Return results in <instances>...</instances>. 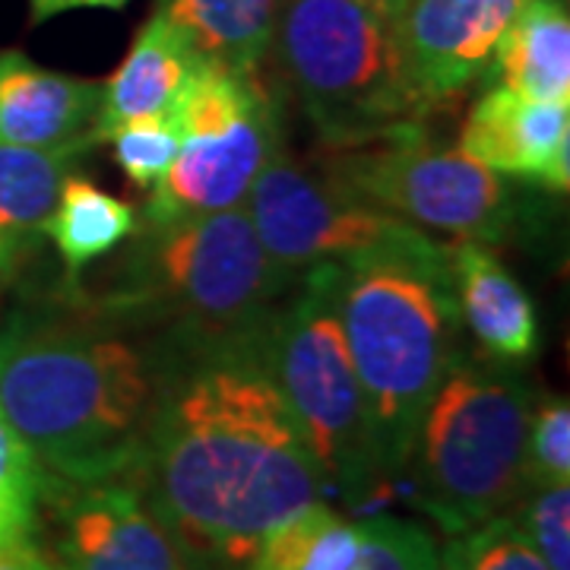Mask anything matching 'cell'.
<instances>
[{"label": "cell", "instance_id": "6da1fadb", "mask_svg": "<svg viewBox=\"0 0 570 570\" xmlns=\"http://www.w3.org/2000/svg\"><path fill=\"white\" fill-rule=\"evenodd\" d=\"M269 317L232 333L156 330L163 384L130 482L187 570H247L266 532L326 494L269 371Z\"/></svg>", "mask_w": 570, "mask_h": 570}, {"label": "cell", "instance_id": "7a4b0ae2", "mask_svg": "<svg viewBox=\"0 0 570 570\" xmlns=\"http://www.w3.org/2000/svg\"><path fill=\"white\" fill-rule=\"evenodd\" d=\"M163 384V336L61 292L0 326V412L45 479L99 485L140 466Z\"/></svg>", "mask_w": 570, "mask_h": 570}, {"label": "cell", "instance_id": "3957f363", "mask_svg": "<svg viewBox=\"0 0 570 570\" xmlns=\"http://www.w3.org/2000/svg\"><path fill=\"white\" fill-rule=\"evenodd\" d=\"M340 321L381 479L403 475L434 390L460 352L448 245L431 235L343 266Z\"/></svg>", "mask_w": 570, "mask_h": 570}, {"label": "cell", "instance_id": "277c9868", "mask_svg": "<svg viewBox=\"0 0 570 570\" xmlns=\"http://www.w3.org/2000/svg\"><path fill=\"white\" fill-rule=\"evenodd\" d=\"M298 276L273 264L247 209L235 206L165 223L137 213L111 261L63 288L137 330L232 333L264 324Z\"/></svg>", "mask_w": 570, "mask_h": 570}, {"label": "cell", "instance_id": "5b68a950", "mask_svg": "<svg viewBox=\"0 0 570 570\" xmlns=\"http://www.w3.org/2000/svg\"><path fill=\"white\" fill-rule=\"evenodd\" d=\"M400 0H279L269 55L330 149L381 140L425 108L396 45Z\"/></svg>", "mask_w": 570, "mask_h": 570}, {"label": "cell", "instance_id": "8992f818", "mask_svg": "<svg viewBox=\"0 0 570 570\" xmlns=\"http://www.w3.org/2000/svg\"><path fill=\"white\" fill-rule=\"evenodd\" d=\"M535 400L501 358L456 352L428 403L406 472L412 498L448 532L508 513L527 491V431Z\"/></svg>", "mask_w": 570, "mask_h": 570}, {"label": "cell", "instance_id": "52a82bcc", "mask_svg": "<svg viewBox=\"0 0 570 570\" xmlns=\"http://www.w3.org/2000/svg\"><path fill=\"white\" fill-rule=\"evenodd\" d=\"M340 283L343 266L333 264L311 266L295 279L266 324V358L324 472L326 491L358 508L384 479L343 336Z\"/></svg>", "mask_w": 570, "mask_h": 570}, {"label": "cell", "instance_id": "ba28073f", "mask_svg": "<svg viewBox=\"0 0 570 570\" xmlns=\"http://www.w3.org/2000/svg\"><path fill=\"white\" fill-rule=\"evenodd\" d=\"M171 115L181 127V146L140 216L165 223L245 206L257 175L283 146L279 111L261 73L200 61Z\"/></svg>", "mask_w": 570, "mask_h": 570}, {"label": "cell", "instance_id": "9c48e42d", "mask_svg": "<svg viewBox=\"0 0 570 570\" xmlns=\"http://www.w3.org/2000/svg\"><path fill=\"white\" fill-rule=\"evenodd\" d=\"M321 171L393 219L456 242L494 245L508 238L513 225V197L504 175L475 163L460 146L434 142L422 124L333 149Z\"/></svg>", "mask_w": 570, "mask_h": 570}, {"label": "cell", "instance_id": "30bf717a", "mask_svg": "<svg viewBox=\"0 0 570 570\" xmlns=\"http://www.w3.org/2000/svg\"><path fill=\"white\" fill-rule=\"evenodd\" d=\"M245 209L273 264L295 276L311 266H346L425 235L352 197L321 168L295 163L285 146L257 175Z\"/></svg>", "mask_w": 570, "mask_h": 570}, {"label": "cell", "instance_id": "8fae6325", "mask_svg": "<svg viewBox=\"0 0 570 570\" xmlns=\"http://www.w3.org/2000/svg\"><path fill=\"white\" fill-rule=\"evenodd\" d=\"M36 532L51 570H187L181 549L130 479L70 485L45 479Z\"/></svg>", "mask_w": 570, "mask_h": 570}, {"label": "cell", "instance_id": "7c38bea8", "mask_svg": "<svg viewBox=\"0 0 570 570\" xmlns=\"http://www.w3.org/2000/svg\"><path fill=\"white\" fill-rule=\"evenodd\" d=\"M527 0H400L396 45L409 89L425 108L456 99L489 73L494 48Z\"/></svg>", "mask_w": 570, "mask_h": 570}, {"label": "cell", "instance_id": "4fadbf2b", "mask_svg": "<svg viewBox=\"0 0 570 570\" xmlns=\"http://www.w3.org/2000/svg\"><path fill=\"white\" fill-rule=\"evenodd\" d=\"M460 149L498 175L568 190L570 105L532 102L504 86H491L469 108Z\"/></svg>", "mask_w": 570, "mask_h": 570}, {"label": "cell", "instance_id": "5bb4252c", "mask_svg": "<svg viewBox=\"0 0 570 570\" xmlns=\"http://www.w3.org/2000/svg\"><path fill=\"white\" fill-rule=\"evenodd\" d=\"M102 82L48 70L22 51H0V140L36 149H89Z\"/></svg>", "mask_w": 570, "mask_h": 570}, {"label": "cell", "instance_id": "9a60e30c", "mask_svg": "<svg viewBox=\"0 0 570 570\" xmlns=\"http://www.w3.org/2000/svg\"><path fill=\"white\" fill-rule=\"evenodd\" d=\"M204 61L175 22L156 10L142 22L121 67L102 82V102L89 142H108L124 124L171 111L184 82Z\"/></svg>", "mask_w": 570, "mask_h": 570}, {"label": "cell", "instance_id": "2e32d148", "mask_svg": "<svg viewBox=\"0 0 570 570\" xmlns=\"http://www.w3.org/2000/svg\"><path fill=\"white\" fill-rule=\"evenodd\" d=\"M460 324L501 362H527L539 348V321L527 288L482 242L448 245Z\"/></svg>", "mask_w": 570, "mask_h": 570}, {"label": "cell", "instance_id": "e0dca14e", "mask_svg": "<svg viewBox=\"0 0 570 570\" xmlns=\"http://www.w3.org/2000/svg\"><path fill=\"white\" fill-rule=\"evenodd\" d=\"M494 86L532 102L570 105V13L564 0H527L494 48Z\"/></svg>", "mask_w": 570, "mask_h": 570}, {"label": "cell", "instance_id": "ac0fdd59", "mask_svg": "<svg viewBox=\"0 0 570 570\" xmlns=\"http://www.w3.org/2000/svg\"><path fill=\"white\" fill-rule=\"evenodd\" d=\"M206 63L261 73L276 29L279 0H159Z\"/></svg>", "mask_w": 570, "mask_h": 570}, {"label": "cell", "instance_id": "d6986e66", "mask_svg": "<svg viewBox=\"0 0 570 570\" xmlns=\"http://www.w3.org/2000/svg\"><path fill=\"white\" fill-rule=\"evenodd\" d=\"M86 149H36L0 140V232L36 254L63 181Z\"/></svg>", "mask_w": 570, "mask_h": 570}, {"label": "cell", "instance_id": "ffe728a7", "mask_svg": "<svg viewBox=\"0 0 570 570\" xmlns=\"http://www.w3.org/2000/svg\"><path fill=\"white\" fill-rule=\"evenodd\" d=\"M137 228V206L99 190L82 175L63 181L58 206L45 225L67 266V283L82 276L99 257H108Z\"/></svg>", "mask_w": 570, "mask_h": 570}, {"label": "cell", "instance_id": "44dd1931", "mask_svg": "<svg viewBox=\"0 0 570 570\" xmlns=\"http://www.w3.org/2000/svg\"><path fill=\"white\" fill-rule=\"evenodd\" d=\"M358 549V527L314 501L266 532L247 570H348Z\"/></svg>", "mask_w": 570, "mask_h": 570}, {"label": "cell", "instance_id": "7402d4cb", "mask_svg": "<svg viewBox=\"0 0 570 570\" xmlns=\"http://www.w3.org/2000/svg\"><path fill=\"white\" fill-rule=\"evenodd\" d=\"M45 472L0 412V546L36 535Z\"/></svg>", "mask_w": 570, "mask_h": 570}, {"label": "cell", "instance_id": "603a6c76", "mask_svg": "<svg viewBox=\"0 0 570 570\" xmlns=\"http://www.w3.org/2000/svg\"><path fill=\"white\" fill-rule=\"evenodd\" d=\"M355 527L358 549L348 570H441V549L422 523L371 513Z\"/></svg>", "mask_w": 570, "mask_h": 570}, {"label": "cell", "instance_id": "cb8c5ba5", "mask_svg": "<svg viewBox=\"0 0 570 570\" xmlns=\"http://www.w3.org/2000/svg\"><path fill=\"white\" fill-rule=\"evenodd\" d=\"M441 570H549L510 513H498L472 530L450 535Z\"/></svg>", "mask_w": 570, "mask_h": 570}, {"label": "cell", "instance_id": "d4e9b609", "mask_svg": "<svg viewBox=\"0 0 570 570\" xmlns=\"http://www.w3.org/2000/svg\"><path fill=\"white\" fill-rule=\"evenodd\" d=\"M108 142H115V163L121 165L124 175L140 190H153L178 156L181 127L171 111H163L153 118L124 124Z\"/></svg>", "mask_w": 570, "mask_h": 570}, {"label": "cell", "instance_id": "484cf974", "mask_svg": "<svg viewBox=\"0 0 570 570\" xmlns=\"http://www.w3.org/2000/svg\"><path fill=\"white\" fill-rule=\"evenodd\" d=\"M570 485V403L546 396L532 406L527 431V489Z\"/></svg>", "mask_w": 570, "mask_h": 570}, {"label": "cell", "instance_id": "4316f807", "mask_svg": "<svg viewBox=\"0 0 570 570\" xmlns=\"http://www.w3.org/2000/svg\"><path fill=\"white\" fill-rule=\"evenodd\" d=\"M549 570H570V485L527 489L510 513Z\"/></svg>", "mask_w": 570, "mask_h": 570}, {"label": "cell", "instance_id": "83f0119b", "mask_svg": "<svg viewBox=\"0 0 570 570\" xmlns=\"http://www.w3.org/2000/svg\"><path fill=\"white\" fill-rule=\"evenodd\" d=\"M127 0H29V20L39 26L45 20H55L70 10H89V7H105V10H121Z\"/></svg>", "mask_w": 570, "mask_h": 570}, {"label": "cell", "instance_id": "f1b7e54d", "mask_svg": "<svg viewBox=\"0 0 570 570\" xmlns=\"http://www.w3.org/2000/svg\"><path fill=\"white\" fill-rule=\"evenodd\" d=\"M0 570H51L45 561V551L39 549L36 535L10 542L0 549Z\"/></svg>", "mask_w": 570, "mask_h": 570}, {"label": "cell", "instance_id": "f546056e", "mask_svg": "<svg viewBox=\"0 0 570 570\" xmlns=\"http://www.w3.org/2000/svg\"><path fill=\"white\" fill-rule=\"evenodd\" d=\"M29 257H32V250H26V247L17 245L13 238H7L0 232V292L17 279V273H20Z\"/></svg>", "mask_w": 570, "mask_h": 570}, {"label": "cell", "instance_id": "4dcf8cb0", "mask_svg": "<svg viewBox=\"0 0 570 570\" xmlns=\"http://www.w3.org/2000/svg\"><path fill=\"white\" fill-rule=\"evenodd\" d=\"M0 549H3V546H0Z\"/></svg>", "mask_w": 570, "mask_h": 570}]
</instances>
